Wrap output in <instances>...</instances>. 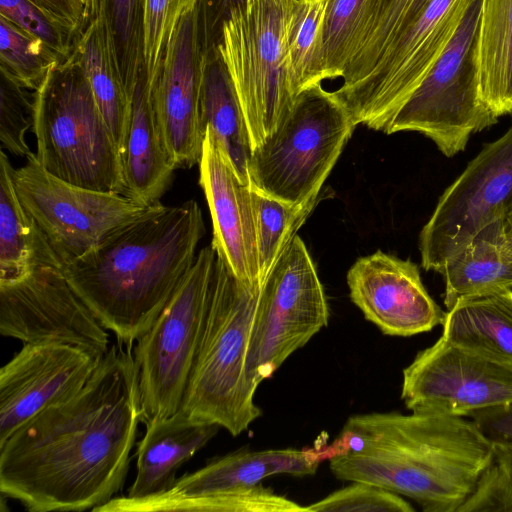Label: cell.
Listing matches in <instances>:
<instances>
[{
  "mask_svg": "<svg viewBox=\"0 0 512 512\" xmlns=\"http://www.w3.org/2000/svg\"><path fill=\"white\" fill-rule=\"evenodd\" d=\"M0 16L41 40L58 57L68 52L66 31L33 0H0Z\"/></svg>",
  "mask_w": 512,
  "mask_h": 512,
  "instance_id": "8d00e7d4",
  "label": "cell"
},
{
  "mask_svg": "<svg viewBox=\"0 0 512 512\" xmlns=\"http://www.w3.org/2000/svg\"><path fill=\"white\" fill-rule=\"evenodd\" d=\"M296 0H242L221 25L218 59L236 93L252 142L259 145L298 96L289 32Z\"/></svg>",
  "mask_w": 512,
  "mask_h": 512,
  "instance_id": "5b68a950",
  "label": "cell"
},
{
  "mask_svg": "<svg viewBox=\"0 0 512 512\" xmlns=\"http://www.w3.org/2000/svg\"><path fill=\"white\" fill-rule=\"evenodd\" d=\"M201 0H141V65L146 88L153 91L166 47L184 16Z\"/></svg>",
  "mask_w": 512,
  "mask_h": 512,
  "instance_id": "d6a6232c",
  "label": "cell"
},
{
  "mask_svg": "<svg viewBox=\"0 0 512 512\" xmlns=\"http://www.w3.org/2000/svg\"><path fill=\"white\" fill-rule=\"evenodd\" d=\"M481 0H473L427 77L396 113L386 134L414 131L446 156L465 150L472 134L497 123L483 103L476 63Z\"/></svg>",
  "mask_w": 512,
  "mask_h": 512,
  "instance_id": "30bf717a",
  "label": "cell"
},
{
  "mask_svg": "<svg viewBox=\"0 0 512 512\" xmlns=\"http://www.w3.org/2000/svg\"><path fill=\"white\" fill-rule=\"evenodd\" d=\"M104 14L96 11L77 45V66L89 84L96 104L121 151L130 97L121 78Z\"/></svg>",
  "mask_w": 512,
  "mask_h": 512,
  "instance_id": "d4e9b609",
  "label": "cell"
},
{
  "mask_svg": "<svg viewBox=\"0 0 512 512\" xmlns=\"http://www.w3.org/2000/svg\"><path fill=\"white\" fill-rule=\"evenodd\" d=\"M142 422L132 345L108 348L86 385L0 444V492L27 511H85L123 486Z\"/></svg>",
  "mask_w": 512,
  "mask_h": 512,
  "instance_id": "6da1fadb",
  "label": "cell"
},
{
  "mask_svg": "<svg viewBox=\"0 0 512 512\" xmlns=\"http://www.w3.org/2000/svg\"><path fill=\"white\" fill-rule=\"evenodd\" d=\"M58 58L41 40L0 16V62L6 80L37 90Z\"/></svg>",
  "mask_w": 512,
  "mask_h": 512,
  "instance_id": "1f68e13d",
  "label": "cell"
},
{
  "mask_svg": "<svg viewBox=\"0 0 512 512\" xmlns=\"http://www.w3.org/2000/svg\"><path fill=\"white\" fill-rule=\"evenodd\" d=\"M401 399L412 412L470 416L512 402V368L441 336L403 370Z\"/></svg>",
  "mask_w": 512,
  "mask_h": 512,
  "instance_id": "5bb4252c",
  "label": "cell"
},
{
  "mask_svg": "<svg viewBox=\"0 0 512 512\" xmlns=\"http://www.w3.org/2000/svg\"><path fill=\"white\" fill-rule=\"evenodd\" d=\"M33 130L36 159L51 175L125 195L120 152L79 67L55 68L38 87Z\"/></svg>",
  "mask_w": 512,
  "mask_h": 512,
  "instance_id": "8992f818",
  "label": "cell"
},
{
  "mask_svg": "<svg viewBox=\"0 0 512 512\" xmlns=\"http://www.w3.org/2000/svg\"><path fill=\"white\" fill-rule=\"evenodd\" d=\"M322 197L320 192L305 203L291 204L252 188L260 277L263 283Z\"/></svg>",
  "mask_w": 512,
  "mask_h": 512,
  "instance_id": "f1b7e54d",
  "label": "cell"
},
{
  "mask_svg": "<svg viewBox=\"0 0 512 512\" xmlns=\"http://www.w3.org/2000/svg\"><path fill=\"white\" fill-rule=\"evenodd\" d=\"M512 206V125L486 144L440 196L419 234L421 264L442 273L447 261Z\"/></svg>",
  "mask_w": 512,
  "mask_h": 512,
  "instance_id": "4fadbf2b",
  "label": "cell"
},
{
  "mask_svg": "<svg viewBox=\"0 0 512 512\" xmlns=\"http://www.w3.org/2000/svg\"><path fill=\"white\" fill-rule=\"evenodd\" d=\"M217 254H197L190 271L133 351L142 423L176 413L182 404L206 320Z\"/></svg>",
  "mask_w": 512,
  "mask_h": 512,
  "instance_id": "9c48e42d",
  "label": "cell"
},
{
  "mask_svg": "<svg viewBox=\"0 0 512 512\" xmlns=\"http://www.w3.org/2000/svg\"><path fill=\"white\" fill-rule=\"evenodd\" d=\"M204 232L195 200L157 204L61 271L102 326L119 343L132 345L190 271Z\"/></svg>",
  "mask_w": 512,
  "mask_h": 512,
  "instance_id": "3957f363",
  "label": "cell"
},
{
  "mask_svg": "<svg viewBox=\"0 0 512 512\" xmlns=\"http://www.w3.org/2000/svg\"><path fill=\"white\" fill-rule=\"evenodd\" d=\"M494 459L512 479V447L494 444Z\"/></svg>",
  "mask_w": 512,
  "mask_h": 512,
  "instance_id": "60d3db41",
  "label": "cell"
},
{
  "mask_svg": "<svg viewBox=\"0 0 512 512\" xmlns=\"http://www.w3.org/2000/svg\"><path fill=\"white\" fill-rule=\"evenodd\" d=\"M201 118L227 153L238 176L248 186L252 142L242 108L221 62L208 63L201 93Z\"/></svg>",
  "mask_w": 512,
  "mask_h": 512,
  "instance_id": "83f0119b",
  "label": "cell"
},
{
  "mask_svg": "<svg viewBox=\"0 0 512 512\" xmlns=\"http://www.w3.org/2000/svg\"><path fill=\"white\" fill-rule=\"evenodd\" d=\"M198 165L199 184L212 219V247L239 279L251 284H263L252 188L240 179L227 153L208 127Z\"/></svg>",
  "mask_w": 512,
  "mask_h": 512,
  "instance_id": "ffe728a7",
  "label": "cell"
},
{
  "mask_svg": "<svg viewBox=\"0 0 512 512\" xmlns=\"http://www.w3.org/2000/svg\"><path fill=\"white\" fill-rule=\"evenodd\" d=\"M382 0H330L324 28V80L343 77L353 51Z\"/></svg>",
  "mask_w": 512,
  "mask_h": 512,
  "instance_id": "4dcf8cb0",
  "label": "cell"
},
{
  "mask_svg": "<svg viewBox=\"0 0 512 512\" xmlns=\"http://www.w3.org/2000/svg\"><path fill=\"white\" fill-rule=\"evenodd\" d=\"M21 88L8 80L2 85L0 141L11 154L27 158L32 154L26 133L34 123V102L26 98Z\"/></svg>",
  "mask_w": 512,
  "mask_h": 512,
  "instance_id": "d590c367",
  "label": "cell"
},
{
  "mask_svg": "<svg viewBox=\"0 0 512 512\" xmlns=\"http://www.w3.org/2000/svg\"><path fill=\"white\" fill-rule=\"evenodd\" d=\"M330 0H296L289 32V53L297 94L321 85L324 28Z\"/></svg>",
  "mask_w": 512,
  "mask_h": 512,
  "instance_id": "f546056e",
  "label": "cell"
},
{
  "mask_svg": "<svg viewBox=\"0 0 512 512\" xmlns=\"http://www.w3.org/2000/svg\"><path fill=\"white\" fill-rule=\"evenodd\" d=\"M473 0H430L397 40L384 66L348 109L356 125L386 132L427 77Z\"/></svg>",
  "mask_w": 512,
  "mask_h": 512,
  "instance_id": "2e32d148",
  "label": "cell"
},
{
  "mask_svg": "<svg viewBox=\"0 0 512 512\" xmlns=\"http://www.w3.org/2000/svg\"><path fill=\"white\" fill-rule=\"evenodd\" d=\"M199 8L184 16L175 29L153 92L166 148L176 169L199 163L205 137L201 93L208 61L201 50Z\"/></svg>",
  "mask_w": 512,
  "mask_h": 512,
  "instance_id": "ac0fdd59",
  "label": "cell"
},
{
  "mask_svg": "<svg viewBox=\"0 0 512 512\" xmlns=\"http://www.w3.org/2000/svg\"><path fill=\"white\" fill-rule=\"evenodd\" d=\"M108 23L117 66L131 95L141 65V0H100L98 9Z\"/></svg>",
  "mask_w": 512,
  "mask_h": 512,
  "instance_id": "836d02e7",
  "label": "cell"
},
{
  "mask_svg": "<svg viewBox=\"0 0 512 512\" xmlns=\"http://www.w3.org/2000/svg\"><path fill=\"white\" fill-rule=\"evenodd\" d=\"M16 193L60 268L84 255L146 206L123 194L85 189L47 172L32 153L13 169Z\"/></svg>",
  "mask_w": 512,
  "mask_h": 512,
  "instance_id": "8fae6325",
  "label": "cell"
},
{
  "mask_svg": "<svg viewBox=\"0 0 512 512\" xmlns=\"http://www.w3.org/2000/svg\"><path fill=\"white\" fill-rule=\"evenodd\" d=\"M263 284L235 276L216 258L202 337L180 409L237 436L262 412L247 371Z\"/></svg>",
  "mask_w": 512,
  "mask_h": 512,
  "instance_id": "277c9868",
  "label": "cell"
},
{
  "mask_svg": "<svg viewBox=\"0 0 512 512\" xmlns=\"http://www.w3.org/2000/svg\"><path fill=\"white\" fill-rule=\"evenodd\" d=\"M0 333L24 344L64 343L101 356L109 348L107 330L54 264H37L0 283Z\"/></svg>",
  "mask_w": 512,
  "mask_h": 512,
  "instance_id": "9a60e30c",
  "label": "cell"
},
{
  "mask_svg": "<svg viewBox=\"0 0 512 512\" xmlns=\"http://www.w3.org/2000/svg\"><path fill=\"white\" fill-rule=\"evenodd\" d=\"M442 326L446 340L512 368V288L460 298Z\"/></svg>",
  "mask_w": 512,
  "mask_h": 512,
  "instance_id": "7402d4cb",
  "label": "cell"
},
{
  "mask_svg": "<svg viewBox=\"0 0 512 512\" xmlns=\"http://www.w3.org/2000/svg\"><path fill=\"white\" fill-rule=\"evenodd\" d=\"M319 462L309 448L241 449L176 478L143 498L114 497L93 512H285L290 500L261 484L272 475H313Z\"/></svg>",
  "mask_w": 512,
  "mask_h": 512,
  "instance_id": "ba28073f",
  "label": "cell"
},
{
  "mask_svg": "<svg viewBox=\"0 0 512 512\" xmlns=\"http://www.w3.org/2000/svg\"><path fill=\"white\" fill-rule=\"evenodd\" d=\"M503 230L506 236H512V206L503 219Z\"/></svg>",
  "mask_w": 512,
  "mask_h": 512,
  "instance_id": "b9f144b4",
  "label": "cell"
},
{
  "mask_svg": "<svg viewBox=\"0 0 512 512\" xmlns=\"http://www.w3.org/2000/svg\"><path fill=\"white\" fill-rule=\"evenodd\" d=\"M476 63L483 103L497 119L512 113V0H481Z\"/></svg>",
  "mask_w": 512,
  "mask_h": 512,
  "instance_id": "cb8c5ba5",
  "label": "cell"
},
{
  "mask_svg": "<svg viewBox=\"0 0 512 512\" xmlns=\"http://www.w3.org/2000/svg\"><path fill=\"white\" fill-rule=\"evenodd\" d=\"M102 357L70 344H24L0 369V444L39 412L75 396Z\"/></svg>",
  "mask_w": 512,
  "mask_h": 512,
  "instance_id": "e0dca14e",
  "label": "cell"
},
{
  "mask_svg": "<svg viewBox=\"0 0 512 512\" xmlns=\"http://www.w3.org/2000/svg\"><path fill=\"white\" fill-rule=\"evenodd\" d=\"M470 417L493 444L512 447V402L476 411Z\"/></svg>",
  "mask_w": 512,
  "mask_h": 512,
  "instance_id": "f35d334b",
  "label": "cell"
},
{
  "mask_svg": "<svg viewBox=\"0 0 512 512\" xmlns=\"http://www.w3.org/2000/svg\"><path fill=\"white\" fill-rule=\"evenodd\" d=\"M13 167L0 153V283L26 275L35 265H58L23 207L12 179Z\"/></svg>",
  "mask_w": 512,
  "mask_h": 512,
  "instance_id": "484cf974",
  "label": "cell"
},
{
  "mask_svg": "<svg viewBox=\"0 0 512 512\" xmlns=\"http://www.w3.org/2000/svg\"><path fill=\"white\" fill-rule=\"evenodd\" d=\"M444 305L447 310L463 297L512 288V248L503 219L490 223L445 264Z\"/></svg>",
  "mask_w": 512,
  "mask_h": 512,
  "instance_id": "603a6c76",
  "label": "cell"
},
{
  "mask_svg": "<svg viewBox=\"0 0 512 512\" xmlns=\"http://www.w3.org/2000/svg\"><path fill=\"white\" fill-rule=\"evenodd\" d=\"M308 512H413L401 495L365 482L350 485L332 492L307 506Z\"/></svg>",
  "mask_w": 512,
  "mask_h": 512,
  "instance_id": "e575fe53",
  "label": "cell"
},
{
  "mask_svg": "<svg viewBox=\"0 0 512 512\" xmlns=\"http://www.w3.org/2000/svg\"><path fill=\"white\" fill-rule=\"evenodd\" d=\"M329 307L316 267L296 235L266 277L249 347L247 371L259 386L328 325Z\"/></svg>",
  "mask_w": 512,
  "mask_h": 512,
  "instance_id": "7c38bea8",
  "label": "cell"
},
{
  "mask_svg": "<svg viewBox=\"0 0 512 512\" xmlns=\"http://www.w3.org/2000/svg\"><path fill=\"white\" fill-rule=\"evenodd\" d=\"M457 512H512V479L495 459Z\"/></svg>",
  "mask_w": 512,
  "mask_h": 512,
  "instance_id": "74e56055",
  "label": "cell"
},
{
  "mask_svg": "<svg viewBox=\"0 0 512 512\" xmlns=\"http://www.w3.org/2000/svg\"><path fill=\"white\" fill-rule=\"evenodd\" d=\"M351 301L388 336L408 337L442 325L446 312L425 289L419 269L382 251L361 257L347 273Z\"/></svg>",
  "mask_w": 512,
  "mask_h": 512,
  "instance_id": "d6986e66",
  "label": "cell"
},
{
  "mask_svg": "<svg viewBox=\"0 0 512 512\" xmlns=\"http://www.w3.org/2000/svg\"><path fill=\"white\" fill-rule=\"evenodd\" d=\"M416 0H382L363 32L334 94L352 105L371 84L408 26Z\"/></svg>",
  "mask_w": 512,
  "mask_h": 512,
  "instance_id": "4316f807",
  "label": "cell"
},
{
  "mask_svg": "<svg viewBox=\"0 0 512 512\" xmlns=\"http://www.w3.org/2000/svg\"><path fill=\"white\" fill-rule=\"evenodd\" d=\"M43 11L66 31L72 32L79 27L87 16L85 6L80 0H33Z\"/></svg>",
  "mask_w": 512,
  "mask_h": 512,
  "instance_id": "ab89813d",
  "label": "cell"
},
{
  "mask_svg": "<svg viewBox=\"0 0 512 512\" xmlns=\"http://www.w3.org/2000/svg\"><path fill=\"white\" fill-rule=\"evenodd\" d=\"M357 125L322 84L302 91L275 130L252 149L255 190L291 204L320 194Z\"/></svg>",
  "mask_w": 512,
  "mask_h": 512,
  "instance_id": "52a82bcc",
  "label": "cell"
},
{
  "mask_svg": "<svg viewBox=\"0 0 512 512\" xmlns=\"http://www.w3.org/2000/svg\"><path fill=\"white\" fill-rule=\"evenodd\" d=\"M80 1L85 6L88 15L90 12L96 11L95 5L98 4L97 0H80Z\"/></svg>",
  "mask_w": 512,
  "mask_h": 512,
  "instance_id": "ee69618b",
  "label": "cell"
},
{
  "mask_svg": "<svg viewBox=\"0 0 512 512\" xmlns=\"http://www.w3.org/2000/svg\"><path fill=\"white\" fill-rule=\"evenodd\" d=\"M312 447L336 478L406 496L424 512H457L494 461L473 420L412 411L353 415L331 444Z\"/></svg>",
  "mask_w": 512,
  "mask_h": 512,
  "instance_id": "7a4b0ae2",
  "label": "cell"
},
{
  "mask_svg": "<svg viewBox=\"0 0 512 512\" xmlns=\"http://www.w3.org/2000/svg\"><path fill=\"white\" fill-rule=\"evenodd\" d=\"M242 0H218L219 8L227 13L233 6L241 2Z\"/></svg>",
  "mask_w": 512,
  "mask_h": 512,
  "instance_id": "7bdbcfd3",
  "label": "cell"
},
{
  "mask_svg": "<svg viewBox=\"0 0 512 512\" xmlns=\"http://www.w3.org/2000/svg\"><path fill=\"white\" fill-rule=\"evenodd\" d=\"M137 446L136 476L127 498H143L167 490L178 469L201 450L219 426L193 419L178 410L151 421Z\"/></svg>",
  "mask_w": 512,
  "mask_h": 512,
  "instance_id": "44dd1931",
  "label": "cell"
}]
</instances>
